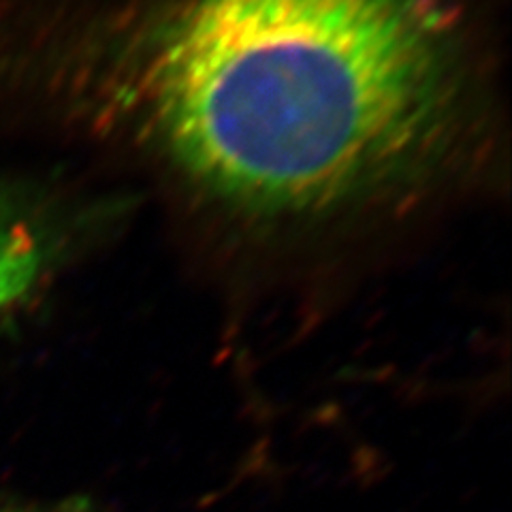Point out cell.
I'll use <instances>...</instances> for the list:
<instances>
[{
	"label": "cell",
	"instance_id": "obj_2",
	"mask_svg": "<svg viewBox=\"0 0 512 512\" xmlns=\"http://www.w3.org/2000/svg\"><path fill=\"white\" fill-rule=\"evenodd\" d=\"M41 269V248L28 224L0 203V312L20 301Z\"/></svg>",
	"mask_w": 512,
	"mask_h": 512
},
{
	"label": "cell",
	"instance_id": "obj_3",
	"mask_svg": "<svg viewBox=\"0 0 512 512\" xmlns=\"http://www.w3.org/2000/svg\"><path fill=\"white\" fill-rule=\"evenodd\" d=\"M0 512H82V508H75L71 502L41 504L13 498V495H0Z\"/></svg>",
	"mask_w": 512,
	"mask_h": 512
},
{
	"label": "cell",
	"instance_id": "obj_1",
	"mask_svg": "<svg viewBox=\"0 0 512 512\" xmlns=\"http://www.w3.org/2000/svg\"><path fill=\"white\" fill-rule=\"evenodd\" d=\"M96 96L224 212L316 222L425 184L466 137L448 0H146L111 18Z\"/></svg>",
	"mask_w": 512,
	"mask_h": 512
}]
</instances>
